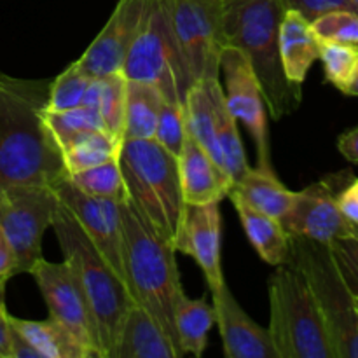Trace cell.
Returning <instances> with one entry per match:
<instances>
[{
  "label": "cell",
  "instance_id": "6da1fadb",
  "mask_svg": "<svg viewBox=\"0 0 358 358\" xmlns=\"http://www.w3.org/2000/svg\"><path fill=\"white\" fill-rule=\"evenodd\" d=\"M49 84L0 72V191L56 187L66 178L62 150L44 119Z\"/></svg>",
  "mask_w": 358,
  "mask_h": 358
},
{
  "label": "cell",
  "instance_id": "7a4b0ae2",
  "mask_svg": "<svg viewBox=\"0 0 358 358\" xmlns=\"http://www.w3.org/2000/svg\"><path fill=\"white\" fill-rule=\"evenodd\" d=\"M226 45L238 48L250 62L262 87L268 112L275 121L297 110L303 86L287 79L280 58V0H222Z\"/></svg>",
  "mask_w": 358,
  "mask_h": 358
},
{
  "label": "cell",
  "instance_id": "3957f363",
  "mask_svg": "<svg viewBox=\"0 0 358 358\" xmlns=\"http://www.w3.org/2000/svg\"><path fill=\"white\" fill-rule=\"evenodd\" d=\"M121 219L124 280L131 299L156 318L180 352L173 327L175 304L184 294L180 271L175 261L177 250L128 199L121 201Z\"/></svg>",
  "mask_w": 358,
  "mask_h": 358
},
{
  "label": "cell",
  "instance_id": "277c9868",
  "mask_svg": "<svg viewBox=\"0 0 358 358\" xmlns=\"http://www.w3.org/2000/svg\"><path fill=\"white\" fill-rule=\"evenodd\" d=\"M119 164L126 199L180 252L189 206L182 194L177 156L154 138L122 140Z\"/></svg>",
  "mask_w": 358,
  "mask_h": 358
},
{
  "label": "cell",
  "instance_id": "5b68a950",
  "mask_svg": "<svg viewBox=\"0 0 358 358\" xmlns=\"http://www.w3.org/2000/svg\"><path fill=\"white\" fill-rule=\"evenodd\" d=\"M51 227L55 229L63 259L72 264L93 311L101 358H108L122 320L135 301L131 299L124 280L107 264L62 203Z\"/></svg>",
  "mask_w": 358,
  "mask_h": 358
},
{
  "label": "cell",
  "instance_id": "8992f818",
  "mask_svg": "<svg viewBox=\"0 0 358 358\" xmlns=\"http://www.w3.org/2000/svg\"><path fill=\"white\" fill-rule=\"evenodd\" d=\"M269 336L278 358H336L310 285L299 269L276 266L268 280Z\"/></svg>",
  "mask_w": 358,
  "mask_h": 358
},
{
  "label": "cell",
  "instance_id": "52a82bcc",
  "mask_svg": "<svg viewBox=\"0 0 358 358\" xmlns=\"http://www.w3.org/2000/svg\"><path fill=\"white\" fill-rule=\"evenodd\" d=\"M287 264L303 273L315 297L336 358H358V310L331 245L290 236Z\"/></svg>",
  "mask_w": 358,
  "mask_h": 358
},
{
  "label": "cell",
  "instance_id": "ba28073f",
  "mask_svg": "<svg viewBox=\"0 0 358 358\" xmlns=\"http://www.w3.org/2000/svg\"><path fill=\"white\" fill-rule=\"evenodd\" d=\"M122 73L126 79L156 86L166 101L185 105L194 80L173 37L163 0L147 2L142 27L126 55Z\"/></svg>",
  "mask_w": 358,
  "mask_h": 358
},
{
  "label": "cell",
  "instance_id": "9c48e42d",
  "mask_svg": "<svg viewBox=\"0 0 358 358\" xmlns=\"http://www.w3.org/2000/svg\"><path fill=\"white\" fill-rule=\"evenodd\" d=\"M171 31L192 80L220 77L226 48L222 0H163Z\"/></svg>",
  "mask_w": 358,
  "mask_h": 358
},
{
  "label": "cell",
  "instance_id": "30bf717a",
  "mask_svg": "<svg viewBox=\"0 0 358 358\" xmlns=\"http://www.w3.org/2000/svg\"><path fill=\"white\" fill-rule=\"evenodd\" d=\"M59 206L55 187L23 185L0 191V227L16 255V275L42 257V238Z\"/></svg>",
  "mask_w": 358,
  "mask_h": 358
},
{
  "label": "cell",
  "instance_id": "8fae6325",
  "mask_svg": "<svg viewBox=\"0 0 358 358\" xmlns=\"http://www.w3.org/2000/svg\"><path fill=\"white\" fill-rule=\"evenodd\" d=\"M28 275L34 276L49 317L62 324L93 358H101L96 322L72 264L38 259Z\"/></svg>",
  "mask_w": 358,
  "mask_h": 358
},
{
  "label": "cell",
  "instance_id": "7c38bea8",
  "mask_svg": "<svg viewBox=\"0 0 358 358\" xmlns=\"http://www.w3.org/2000/svg\"><path fill=\"white\" fill-rule=\"evenodd\" d=\"M219 66L224 80V100L234 119L243 122L250 133L257 147V166L262 170H275L271 164L268 105L250 62L238 48L226 45Z\"/></svg>",
  "mask_w": 358,
  "mask_h": 358
},
{
  "label": "cell",
  "instance_id": "4fadbf2b",
  "mask_svg": "<svg viewBox=\"0 0 358 358\" xmlns=\"http://www.w3.org/2000/svg\"><path fill=\"white\" fill-rule=\"evenodd\" d=\"M353 173L350 170L327 175L322 180L296 191V199L280 222L290 236L332 243L352 234V224L338 206V192Z\"/></svg>",
  "mask_w": 358,
  "mask_h": 358
},
{
  "label": "cell",
  "instance_id": "5bb4252c",
  "mask_svg": "<svg viewBox=\"0 0 358 358\" xmlns=\"http://www.w3.org/2000/svg\"><path fill=\"white\" fill-rule=\"evenodd\" d=\"M55 191L63 208L76 219L87 240L94 245L107 264L124 280L121 201L84 194L69 180V175L56 185Z\"/></svg>",
  "mask_w": 358,
  "mask_h": 358
},
{
  "label": "cell",
  "instance_id": "9a60e30c",
  "mask_svg": "<svg viewBox=\"0 0 358 358\" xmlns=\"http://www.w3.org/2000/svg\"><path fill=\"white\" fill-rule=\"evenodd\" d=\"M147 2L149 0H117L105 27L76 62L87 76L98 79L122 72L126 55L142 27Z\"/></svg>",
  "mask_w": 358,
  "mask_h": 358
},
{
  "label": "cell",
  "instance_id": "2e32d148",
  "mask_svg": "<svg viewBox=\"0 0 358 358\" xmlns=\"http://www.w3.org/2000/svg\"><path fill=\"white\" fill-rule=\"evenodd\" d=\"M215 324L227 358H278L268 327H262L241 308L227 283L212 290Z\"/></svg>",
  "mask_w": 358,
  "mask_h": 358
},
{
  "label": "cell",
  "instance_id": "e0dca14e",
  "mask_svg": "<svg viewBox=\"0 0 358 358\" xmlns=\"http://www.w3.org/2000/svg\"><path fill=\"white\" fill-rule=\"evenodd\" d=\"M220 203L189 206L180 252L191 255L205 275L210 292L226 283L222 271V215Z\"/></svg>",
  "mask_w": 358,
  "mask_h": 358
},
{
  "label": "cell",
  "instance_id": "ac0fdd59",
  "mask_svg": "<svg viewBox=\"0 0 358 358\" xmlns=\"http://www.w3.org/2000/svg\"><path fill=\"white\" fill-rule=\"evenodd\" d=\"M178 175L182 194L187 206H201L220 203L227 198L233 180L227 171L203 149L201 143L185 131L184 143L178 154Z\"/></svg>",
  "mask_w": 358,
  "mask_h": 358
},
{
  "label": "cell",
  "instance_id": "d6986e66",
  "mask_svg": "<svg viewBox=\"0 0 358 358\" xmlns=\"http://www.w3.org/2000/svg\"><path fill=\"white\" fill-rule=\"evenodd\" d=\"M182 353L156 318L133 303L119 329L108 358H180Z\"/></svg>",
  "mask_w": 358,
  "mask_h": 358
},
{
  "label": "cell",
  "instance_id": "ffe728a7",
  "mask_svg": "<svg viewBox=\"0 0 358 358\" xmlns=\"http://www.w3.org/2000/svg\"><path fill=\"white\" fill-rule=\"evenodd\" d=\"M278 42L287 79L303 86L308 72L320 55V38L315 35L311 21L297 10L287 9L280 21Z\"/></svg>",
  "mask_w": 358,
  "mask_h": 358
},
{
  "label": "cell",
  "instance_id": "44dd1931",
  "mask_svg": "<svg viewBox=\"0 0 358 358\" xmlns=\"http://www.w3.org/2000/svg\"><path fill=\"white\" fill-rule=\"evenodd\" d=\"M227 198L231 199L234 210L238 212L245 234L259 257L266 264L275 266V268L287 264L290 255V234L287 233L282 222L275 217L266 215V213L248 206L238 196L229 194Z\"/></svg>",
  "mask_w": 358,
  "mask_h": 358
},
{
  "label": "cell",
  "instance_id": "7402d4cb",
  "mask_svg": "<svg viewBox=\"0 0 358 358\" xmlns=\"http://www.w3.org/2000/svg\"><path fill=\"white\" fill-rule=\"evenodd\" d=\"M229 194L243 199L248 206L282 220L296 199V191L287 189L276 177L275 170L250 168L238 178Z\"/></svg>",
  "mask_w": 358,
  "mask_h": 358
},
{
  "label": "cell",
  "instance_id": "603a6c76",
  "mask_svg": "<svg viewBox=\"0 0 358 358\" xmlns=\"http://www.w3.org/2000/svg\"><path fill=\"white\" fill-rule=\"evenodd\" d=\"M10 327L41 358H93L90 352L51 317L48 320H23L9 315Z\"/></svg>",
  "mask_w": 358,
  "mask_h": 358
},
{
  "label": "cell",
  "instance_id": "cb8c5ba5",
  "mask_svg": "<svg viewBox=\"0 0 358 358\" xmlns=\"http://www.w3.org/2000/svg\"><path fill=\"white\" fill-rule=\"evenodd\" d=\"M215 325L213 304L206 299H191L187 294L178 297L173 310V327L178 348L184 355L201 357L208 346V334Z\"/></svg>",
  "mask_w": 358,
  "mask_h": 358
},
{
  "label": "cell",
  "instance_id": "d4e9b609",
  "mask_svg": "<svg viewBox=\"0 0 358 358\" xmlns=\"http://www.w3.org/2000/svg\"><path fill=\"white\" fill-rule=\"evenodd\" d=\"M163 94L156 86L142 80L126 79V107L122 140L154 138L157 117L163 107Z\"/></svg>",
  "mask_w": 358,
  "mask_h": 358
},
{
  "label": "cell",
  "instance_id": "484cf974",
  "mask_svg": "<svg viewBox=\"0 0 358 358\" xmlns=\"http://www.w3.org/2000/svg\"><path fill=\"white\" fill-rule=\"evenodd\" d=\"M122 140L108 135L103 129L84 131L59 143L66 175L96 166L119 156Z\"/></svg>",
  "mask_w": 358,
  "mask_h": 358
},
{
  "label": "cell",
  "instance_id": "4316f807",
  "mask_svg": "<svg viewBox=\"0 0 358 358\" xmlns=\"http://www.w3.org/2000/svg\"><path fill=\"white\" fill-rule=\"evenodd\" d=\"M217 143H219L222 166L234 182L248 170L243 142L238 131V121L227 108L224 90L217 96Z\"/></svg>",
  "mask_w": 358,
  "mask_h": 358
},
{
  "label": "cell",
  "instance_id": "83f0119b",
  "mask_svg": "<svg viewBox=\"0 0 358 358\" xmlns=\"http://www.w3.org/2000/svg\"><path fill=\"white\" fill-rule=\"evenodd\" d=\"M69 180L87 196L119 199V201L126 199V187L124 180H122L119 156L96 164V166L69 175Z\"/></svg>",
  "mask_w": 358,
  "mask_h": 358
},
{
  "label": "cell",
  "instance_id": "f1b7e54d",
  "mask_svg": "<svg viewBox=\"0 0 358 358\" xmlns=\"http://www.w3.org/2000/svg\"><path fill=\"white\" fill-rule=\"evenodd\" d=\"M318 59L324 65L325 83L345 94L358 73V45L320 41Z\"/></svg>",
  "mask_w": 358,
  "mask_h": 358
},
{
  "label": "cell",
  "instance_id": "f546056e",
  "mask_svg": "<svg viewBox=\"0 0 358 358\" xmlns=\"http://www.w3.org/2000/svg\"><path fill=\"white\" fill-rule=\"evenodd\" d=\"M100 79V112L103 129L108 135L122 140L124 128V107H126V77L122 72H112Z\"/></svg>",
  "mask_w": 358,
  "mask_h": 358
},
{
  "label": "cell",
  "instance_id": "4dcf8cb0",
  "mask_svg": "<svg viewBox=\"0 0 358 358\" xmlns=\"http://www.w3.org/2000/svg\"><path fill=\"white\" fill-rule=\"evenodd\" d=\"M94 77L87 76L76 62L66 66L56 79L49 84L48 103L45 110L48 112H63L76 108L83 103L84 94L90 87L91 80Z\"/></svg>",
  "mask_w": 358,
  "mask_h": 358
},
{
  "label": "cell",
  "instance_id": "1f68e13d",
  "mask_svg": "<svg viewBox=\"0 0 358 358\" xmlns=\"http://www.w3.org/2000/svg\"><path fill=\"white\" fill-rule=\"evenodd\" d=\"M44 119L58 145L70 140L72 136L79 135V133L103 129L100 112L90 105H79V107L63 112H48L44 108Z\"/></svg>",
  "mask_w": 358,
  "mask_h": 358
},
{
  "label": "cell",
  "instance_id": "d6a6232c",
  "mask_svg": "<svg viewBox=\"0 0 358 358\" xmlns=\"http://www.w3.org/2000/svg\"><path fill=\"white\" fill-rule=\"evenodd\" d=\"M315 35L320 41L358 45V13L352 9H334L311 21Z\"/></svg>",
  "mask_w": 358,
  "mask_h": 358
},
{
  "label": "cell",
  "instance_id": "836d02e7",
  "mask_svg": "<svg viewBox=\"0 0 358 358\" xmlns=\"http://www.w3.org/2000/svg\"><path fill=\"white\" fill-rule=\"evenodd\" d=\"M187 122H185V105L173 103V101H163L159 117H157L154 140L164 147L168 152L178 157L184 143Z\"/></svg>",
  "mask_w": 358,
  "mask_h": 358
},
{
  "label": "cell",
  "instance_id": "e575fe53",
  "mask_svg": "<svg viewBox=\"0 0 358 358\" xmlns=\"http://www.w3.org/2000/svg\"><path fill=\"white\" fill-rule=\"evenodd\" d=\"M331 245L332 255L336 259L343 278L346 280L353 294H358V240L353 236L339 238Z\"/></svg>",
  "mask_w": 358,
  "mask_h": 358
},
{
  "label": "cell",
  "instance_id": "d590c367",
  "mask_svg": "<svg viewBox=\"0 0 358 358\" xmlns=\"http://www.w3.org/2000/svg\"><path fill=\"white\" fill-rule=\"evenodd\" d=\"M280 3H282L285 10H297V13H301L310 21H313L320 14L329 13V10L352 9L348 0H280Z\"/></svg>",
  "mask_w": 358,
  "mask_h": 358
},
{
  "label": "cell",
  "instance_id": "8d00e7d4",
  "mask_svg": "<svg viewBox=\"0 0 358 358\" xmlns=\"http://www.w3.org/2000/svg\"><path fill=\"white\" fill-rule=\"evenodd\" d=\"M338 206L352 226H358V178L353 175L338 192Z\"/></svg>",
  "mask_w": 358,
  "mask_h": 358
},
{
  "label": "cell",
  "instance_id": "74e56055",
  "mask_svg": "<svg viewBox=\"0 0 358 358\" xmlns=\"http://www.w3.org/2000/svg\"><path fill=\"white\" fill-rule=\"evenodd\" d=\"M13 276H16V255L0 227V296H3L7 282Z\"/></svg>",
  "mask_w": 358,
  "mask_h": 358
},
{
  "label": "cell",
  "instance_id": "f35d334b",
  "mask_svg": "<svg viewBox=\"0 0 358 358\" xmlns=\"http://www.w3.org/2000/svg\"><path fill=\"white\" fill-rule=\"evenodd\" d=\"M338 150L350 163H358V126L348 129L338 138Z\"/></svg>",
  "mask_w": 358,
  "mask_h": 358
},
{
  "label": "cell",
  "instance_id": "ab89813d",
  "mask_svg": "<svg viewBox=\"0 0 358 358\" xmlns=\"http://www.w3.org/2000/svg\"><path fill=\"white\" fill-rule=\"evenodd\" d=\"M3 297H0V358H10V322Z\"/></svg>",
  "mask_w": 358,
  "mask_h": 358
},
{
  "label": "cell",
  "instance_id": "60d3db41",
  "mask_svg": "<svg viewBox=\"0 0 358 358\" xmlns=\"http://www.w3.org/2000/svg\"><path fill=\"white\" fill-rule=\"evenodd\" d=\"M10 358H41L13 327H10Z\"/></svg>",
  "mask_w": 358,
  "mask_h": 358
},
{
  "label": "cell",
  "instance_id": "b9f144b4",
  "mask_svg": "<svg viewBox=\"0 0 358 358\" xmlns=\"http://www.w3.org/2000/svg\"><path fill=\"white\" fill-rule=\"evenodd\" d=\"M346 96H357L358 98V73L355 76V79H353V83L350 84V87L346 90Z\"/></svg>",
  "mask_w": 358,
  "mask_h": 358
},
{
  "label": "cell",
  "instance_id": "7bdbcfd3",
  "mask_svg": "<svg viewBox=\"0 0 358 358\" xmlns=\"http://www.w3.org/2000/svg\"><path fill=\"white\" fill-rule=\"evenodd\" d=\"M348 3H350V7L355 10V13H358V0H348Z\"/></svg>",
  "mask_w": 358,
  "mask_h": 358
},
{
  "label": "cell",
  "instance_id": "ee69618b",
  "mask_svg": "<svg viewBox=\"0 0 358 358\" xmlns=\"http://www.w3.org/2000/svg\"><path fill=\"white\" fill-rule=\"evenodd\" d=\"M350 236L357 238L358 240V226H352V234H350Z\"/></svg>",
  "mask_w": 358,
  "mask_h": 358
},
{
  "label": "cell",
  "instance_id": "f6af8a7d",
  "mask_svg": "<svg viewBox=\"0 0 358 358\" xmlns=\"http://www.w3.org/2000/svg\"><path fill=\"white\" fill-rule=\"evenodd\" d=\"M355 306H357V310H358V294H355Z\"/></svg>",
  "mask_w": 358,
  "mask_h": 358
},
{
  "label": "cell",
  "instance_id": "bcb514c9",
  "mask_svg": "<svg viewBox=\"0 0 358 358\" xmlns=\"http://www.w3.org/2000/svg\"><path fill=\"white\" fill-rule=\"evenodd\" d=\"M0 297H3V296H0Z\"/></svg>",
  "mask_w": 358,
  "mask_h": 358
}]
</instances>
